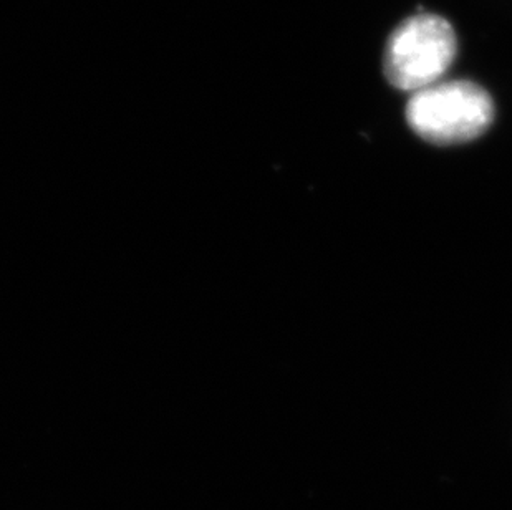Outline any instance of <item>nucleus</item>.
<instances>
[{
	"label": "nucleus",
	"mask_w": 512,
	"mask_h": 510,
	"mask_svg": "<svg viewBox=\"0 0 512 510\" xmlns=\"http://www.w3.org/2000/svg\"><path fill=\"white\" fill-rule=\"evenodd\" d=\"M406 120L431 145H464L491 126L494 103L476 83L436 82L413 93L406 105Z\"/></svg>",
	"instance_id": "1"
},
{
	"label": "nucleus",
	"mask_w": 512,
	"mask_h": 510,
	"mask_svg": "<svg viewBox=\"0 0 512 510\" xmlns=\"http://www.w3.org/2000/svg\"><path fill=\"white\" fill-rule=\"evenodd\" d=\"M456 34L440 15L418 14L393 30L383 68L388 82L403 92H418L440 82L455 60Z\"/></svg>",
	"instance_id": "2"
}]
</instances>
